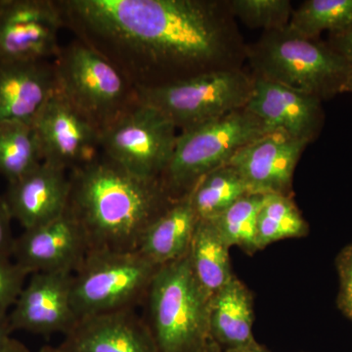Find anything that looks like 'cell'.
Instances as JSON below:
<instances>
[{"mask_svg": "<svg viewBox=\"0 0 352 352\" xmlns=\"http://www.w3.org/2000/svg\"><path fill=\"white\" fill-rule=\"evenodd\" d=\"M88 252L82 227L67 208L52 221L24 230L14 242L12 258L30 275L53 271L74 273Z\"/></svg>", "mask_w": 352, "mask_h": 352, "instance_id": "obj_13", "label": "cell"}, {"mask_svg": "<svg viewBox=\"0 0 352 352\" xmlns=\"http://www.w3.org/2000/svg\"><path fill=\"white\" fill-rule=\"evenodd\" d=\"M62 344L76 352H159L134 308L80 319Z\"/></svg>", "mask_w": 352, "mask_h": 352, "instance_id": "obj_17", "label": "cell"}, {"mask_svg": "<svg viewBox=\"0 0 352 352\" xmlns=\"http://www.w3.org/2000/svg\"><path fill=\"white\" fill-rule=\"evenodd\" d=\"M68 208L89 252H136L173 199L160 179L140 177L105 155L69 173Z\"/></svg>", "mask_w": 352, "mask_h": 352, "instance_id": "obj_2", "label": "cell"}, {"mask_svg": "<svg viewBox=\"0 0 352 352\" xmlns=\"http://www.w3.org/2000/svg\"><path fill=\"white\" fill-rule=\"evenodd\" d=\"M270 132L247 108L179 132L168 168L160 177L168 195H187L197 182L231 160L245 146Z\"/></svg>", "mask_w": 352, "mask_h": 352, "instance_id": "obj_6", "label": "cell"}, {"mask_svg": "<svg viewBox=\"0 0 352 352\" xmlns=\"http://www.w3.org/2000/svg\"><path fill=\"white\" fill-rule=\"evenodd\" d=\"M227 4L234 18L263 32L287 27L294 12L289 0H229Z\"/></svg>", "mask_w": 352, "mask_h": 352, "instance_id": "obj_27", "label": "cell"}, {"mask_svg": "<svg viewBox=\"0 0 352 352\" xmlns=\"http://www.w3.org/2000/svg\"><path fill=\"white\" fill-rule=\"evenodd\" d=\"M344 92H347V94H352V71L349 78H347L344 89H342V94H344Z\"/></svg>", "mask_w": 352, "mask_h": 352, "instance_id": "obj_37", "label": "cell"}, {"mask_svg": "<svg viewBox=\"0 0 352 352\" xmlns=\"http://www.w3.org/2000/svg\"><path fill=\"white\" fill-rule=\"evenodd\" d=\"M10 212L3 197H0V258H12L14 239Z\"/></svg>", "mask_w": 352, "mask_h": 352, "instance_id": "obj_30", "label": "cell"}, {"mask_svg": "<svg viewBox=\"0 0 352 352\" xmlns=\"http://www.w3.org/2000/svg\"><path fill=\"white\" fill-rule=\"evenodd\" d=\"M38 352H76L72 351L68 347L64 346L63 344L58 346H44L41 347Z\"/></svg>", "mask_w": 352, "mask_h": 352, "instance_id": "obj_35", "label": "cell"}, {"mask_svg": "<svg viewBox=\"0 0 352 352\" xmlns=\"http://www.w3.org/2000/svg\"><path fill=\"white\" fill-rule=\"evenodd\" d=\"M65 29L138 90L243 69L247 44L227 1L56 0Z\"/></svg>", "mask_w": 352, "mask_h": 352, "instance_id": "obj_1", "label": "cell"}, {"mask_svg": "<svg viewBox=\"0 0 352 352\" xmlns=\"http://www.w3.org/2000/svg\"><path fill=\"white\" fill-rule=\"evenodd\" d=\"M29 276L12 258H0V317L8 315Z\"/></svg>", "mask_w": 352, "mask_h": 352, "instance_id": "obj_28", "label": "cell"}, {"mask_svg": "<svg viewBox=\"0 0 352 352\" xmlns=\"http://www.w3.org/2000/svg\"><path fill=\"white\" fill-rule=\"evenodd\" d=\"M252 87L254 76L244 69H223L138 94L139 101L164 113L182 132L245 108Z\"/></svg>", "mask_w": 352, "mask_h": 352, "instance_id": "obj_8", "label": "cell"}, {"mask_svg": "<svg viewBox=\"0 0 352 352\" xmlns=\"http://www.w3.org/2000/svg\"><path fill=\"white\" fill-rule=\"evenodd\" d=\"M229 250L214 222L198 220L188 258L197 282L210 298L235 276Z\"/></svg>", "mask_w": 352, "mask_h": 352, "instance_id": "obj_21", "label": "cell"}, {"mask_svg": "<svg viewBox=\"0 0 352 352\" xmlns=\"http://www.w3.org/2000/svg\"><path fill=\"white\" fill-rule=\"evenodd\" d=\"M4 352H31L25 344L19 342L18 340L13 339L9 340L8 346H7L6 351Z\"/></svg>", "mask_w": 352, "mask_h": 352, "instance_id": "obj_34", "label": "cell"}, {"mask_svg": "<svg viewBox=\"0 0 352 352\" xmlns=\"http://www.w3.org/2000/svg\"><path fill=\"white\" fill-rule=\"evenodd\" d=\"M201 352H222L220 347L217 346V344H214L212 340L208 342L207 346H206L205 349L201 351Z\"/></svg>", "mask_w": 352, "mask_h": 352, "instance_id": "obj_36", "label": "cell"}, {"mask_svg": "<svg viewBox=\"0 0 352 352\" xmlns=\"http://www.w3.org/2000/svg\"><path fill=\"white\" fill-rule=\"evenodd\" d=\"M254 300L237 277L219 289L210 300V338L222 351L254 342Z\"/></svg>", "mask_w": 352, "mask_h": 352, "instance_id": "obj_19", "label": "cell"}, {"mask_svg": "<svg viewBox=\"0 0 352 352\" xmlns=\"http://www.w3.org/2000/svg\"><path fill=\"white\" fill-rule=\"evenodd\" d=\"M252 75L320 99L342 94L352 65L318 38H308L292 30L263 32L247 45Z\"/></svg>", "mask_w": 352, "mask_h": 352, "instance_id": "obj_3", "label": "cell"}, {"mask_svg": "<svg viewBox=\"0 0 352 352\" xmlns=\"http://www.w3.org/2000/svg\"><path fill=\"white\" fill-rule=\"evenodd\" d=\"M250 193L244 178L231 164H226L201 178L189 195L197 219L212 221Z\"/></svg>", "mask_w": 352, "mask_h": 352, "instance_id": "obj_22", "label": "cell"}, {"mask_svg": "<svg viewBox=\"0 0 352 352\" xmlns=\"http://www.w3.org/2000/svg\"><path fill=\"white\" fill-rule=\"evenodd\" d=\"M43 162L71 173L101 154V131L57 91L32 122Z\"/></svg>", "mask_w": 352, "mask_h": 352, "instance_id": "obj_11", "label": "cell"}, {"mask_svg": "<svg viewBox=\"0 0 352 352\" xmlns=\"http://www.w3.org/2000/svg\"><path fill=\"white\" fill-rule=\"evenodd\" d=\"M73 274L53 271L30 275L8 314L13 332L68 335L78 322L72 307Z\"/></svg>", "mask_w": 352, "mask_h": 352, "instance_id": "obj_12", "label": "cell"}, {"mask_svg": "<svg viewBox=\"0 0 352 352\" xmlns=\"http://www.w3.org/2000/svg\"><path fill=\"white\" fill-rule=\"evenodd\" d=\"M222 352H271L265 346H261L256 340L245 346L236 347V349H227Z\"/></svg>", "mask_w": 352, "mask_h": 352, "instance_id": "obj_33", "label": "cell"}, {"mask_svg": "<svg viewBox=\"0 0 352 352\" xmlns=\"http://www.w3.org/2000/svg\"><path fill=\"white\" fill-rule=\"evenodd\" d=\"M178 134L168 117L139 101L101 132V153L133 175L160 179L175 152Z\"/></svg>", "mask_w": 352, "mask_h": 352, "instance_id": "obj_9", "label": "cell"}, {"mask_svg": "<svg viewBox=\"0 0 352 352\" xmlns=\"http://www.w3.org/2000/svg\"><path fill=\"white\" fill-rule=\"evenodd\" d=\"M69 190V171L43 162L24 177L8 183L3 199L12 219L28 230L63 214L68 208Z\"/></svg>", "mask_w": 352, "mask_h": 352, "instance_id": "obj_16", "label": "cell"}, {"mask_svg": "<svg viewBox=\"0 0 352 352\" xmlns=\"http://www.w3.org/2000/svg\"><path fill=\"white\" fill-rule=\"evenodd\" d=\"M57 91L53 62L0 61V122L32 124Z\"/></svg>", "mask_w": 352, "mask_h": 352, "instance_id": "obj_18", "label": "cell"}, {"mask_svg": "<svg viewBox=\"0 0 352 352\" xmlns=\"http://www.w3.org/2000/svg\"><path fill=\"white\" fill-rule=\"evenodd\" d=\"M198 223L189 194L176 199L149 226L138 252L163 266L188 254Z\"/></svg>", "mask_w": 352, "mask_h": 352, "instance_id": "obj_20", "label": "cell"}, {"mask_svg": "<svg viewBox=\"0 0 352 352\" xmlns=\"http://www.w3.org/2000/svg\"><path fill=\"white\" fill-rule=\"evenodd\" d=\"M327 43L352 65V28L340 34H329Z\"/></svg>", "mask_w": 352, "mask_h": 352, "instance_id": "obj_31", "label": "cell"}, {"mask_svg": "<svg viewBox=\"0 0 352 352\" xmlns=\"http://www.w3.org/2000/svg\"><path fill=\"white\" fill-rule=\"evenodd\" d=\"M336 266L340 283L338 307L352 322V243L338 254Z\"/></svg>", "mask_w": 352, "mask_h": 352, "instance_id": "obj_29", "label": "cell"}, {"mask_svg": "<svg viewBox=\"0 0 352 352\" xmlns=\"http://www.w3.org/2000/svg\"><path fill=\"white\" fill-rule=\"evenodd\" d=\"M251 98L245 108L270 131H283L293 138L314 142L324 124L320 99L254 76Z\"/></svg>", "mask_w": 352, "mask_h": 352, "instance_id": "obj_15", "label": "cell"}, {"mask_svg": "<svg viewBox=\"0 0 352 352\" xmlns=\"http://www.w3.org/2000/svg\"><path fill=\"white\" fill-rule=\"evenodd\" d=\"M12 333V329H11L10 323H9L8 315L0 317V352L6 351L9 340L12 338L11 337Z\"/></svg>", "mask_w": 352, "mask_h": 352, "instance_id": "obj_32", "label": "cell"}, {"mask_svg": "<svg viewBox=\"0 0 352 352\" xmlns=\"http://www.w3.org/2000/svg\"><path fill=\"white\" fill-rule=\"evenodd\" d=\"M53 64L58 91L101 132L139 102L126 76L80 39L62 46Z\"/></svg>", "mask_w": 352, "mask_h": 352, "instance_id": "obj_5", "label": "cell"}, {"mask_svg": "<svg viewBox=\"0 0 352 352\" xmlns=\"http://www.w3.org/2000/svg\"><path fill=\"white\" fill-rule=\"evenodd\" d=\"M288 25L308 38L347 31L352 28V0H307L294 10Z\"/></svg>", "mask_w": 352, "mask_h": 352, "instance_id": "obj_25", "label": "cell"}, {"mask_svg": "<svg viewBox=\"0 0 352 352\" xmlns=\"http://www.w3.org/2000/svg\"><path fill=\"white\" fill-rule=\"evenodd\" d=\"M309 227L289 195L266 194L258 215V251L279 241L307 236Z\"/></svg>", "mask_w": 352, "mask_h": 352, "instance_id": "obj_24", "label": "cell"}, {"mask_svg": "<svg viewBox=\"0 0 352 352\" xmlns=\"http://www.w3.org/2000/svg\"><path fill=\"white\" fill-rule=\"evenodd\" d=\"M266 194L250 193L212 220L229 248H239L248 254L258 251L256 243L258 215Z\"/></svg>", "mask_w": 352, "mask_h": 352, "instance_id": "obj_26", "label": "cell"}, {"mask_svg": "<svg viewBox=\"0 0 352 352\" xmlns=\"http://www.w3.org/2000/svg\"><path fill=\"white\" fill-rule=\"evenodd\" d=\"M160 267L138 251L88 252L72 282V307L78 320L143 302Z\"/></svg>", "mask_w": 352, "mask_h": 352, "instance_id": "obj_7", "label": "cell"}, {"mask_svg": "<svg viewBox=\"0 0 352 352\" xmlns=\"http://www.w3.org/2000/svg\"><path fill=\"white\" fill-rule=\"evenodd\" d=\"M307 141L283 131H270L245 146L231 160L252 193L291 194L296 164Z\"/></svg>", "mask_w": 352, "mask_h": 352, "instance_id": "obj_14", "label": "cell"}, {"mask_svg": "<svg viewBox=\"0 0 352 352\" xmlns=\"http://www.w3.org/2000/svg\"><path fill=\"white\" fill-rule=\"evenodd\" d=\"M63 29L56 0H0V61L54 60Z\"/></svg>", "mask_w": 352, "mask_h": 352, "instance_id": "obj_10", "label": "cell"}, {"mask_svg": "<svg viewBox=\"0 0 352 352\" xmlns=\"http://www.w3.org/2000/svg\"><path fill=\"white\" fill-rule=\"evenodd\" d=\"M210 300L192 272L188 254L161 266L143 300V319L157 351L201 352L210 340Z\"/></svg>", "mask_w": 352, "mask_h": 352, "instance_id": "obj_4", "label": "cell"}, {"mask_svg": "<svg viewBox=\"0 0 352 352\" xmlns=\"http://www.w3.org/2000/svg\"><path fill=\"white\" fill-rule=\"evenodd\" d=\"M43 162V153L32 124L0 122V175L7 182H17Z\"/></svg>", "mask_w": 352, "mask_h": 352, "instance_id": "obj_23", "label": "cell"}]
</instances>
